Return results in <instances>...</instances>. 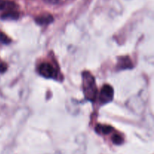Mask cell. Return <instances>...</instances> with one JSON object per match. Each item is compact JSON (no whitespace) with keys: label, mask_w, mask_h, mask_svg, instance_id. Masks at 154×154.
I'll use <instances>...</instances> for the list:
<instances>
[{"label":"cell","mask_w":154,"mask_h":154,"mask_svg":"<svg viewBox=\"0 0 154 154\" xmlns=\"http://www.w3.org/2000/svg\"><path fill=\"white\" fill-rule=\"evenodd\" d=\"M119 69H132L133 67L130 59L128 57H122L118 58V63H117Z\"/></svg>","instance_id":"cell-4"},{"label":"cell","mask_w":154,"mask_h":154,"mask_svg":"<svg viewBox=\"0 0 154 154\" xmlns=\"http://www.w3.org/2000/svg\"><path fill=\"white\" fill-rule=\"evenodd\" d=\"M114 98V90L110 85H105L100 92L99 100L101 104H107L111 102Z\"/></svg>","instance_id":"cell-2"},{"label":"cell","mask_w":154,"mask_h":154,"mask_svg":"<svg viewBox=\"0 0 154 154\" xmlns=\"http://www.w3.org/2000/svg\"><path fill=\"white\" fill-rule=\"evenodd\" d=\"M11 39L10 38L8 37L5 33L0 32V43L5 44V45H8L11 43Z\"/></svg>","instance_id":"cell-9"},{"label":"cell","mask_w":154,"mask_h":154,"mask_svg":"<svg viewBox=\"0 0 154 154\" xmlns=\"http://www.w3.org/2000/svg\"><path fill=\"white\" fill-rule=\"evenodd\" d=\"M2 19L3 20H17L19 17V14L13 10L8 11L2 15Z\"/></svg>","instance_id":"cell-8"},{"label":"cell","mask_w":154,"mask_h":154,"mask_svg":"<svg viewBox=\"0 0 154 154\" xmlns=\"http://www.w3.org/2000/svg\"><path fill=\"white\" fill-rule=\"evenodd\" d=\"M83 89L86 99L91 102L95 101L97 94V87L94 77L88 72L83 73Z\"/></svg>","instance_id":"cell-1"},{"label":"cell","mask_w":154,"mask_h":154,"mask_svg":"<svg viewBox=\"0 0 154 154\" xmlns=\"http://www.w3.org/2000/svg\"><path fill=\"white\" fill-rule=\"evenodd\" d=\"M112 141L114 144H117V145H120V144H123V138H122L120 135H114L112 137Z\"/></svg>","instance_id":"cell-10"},{"label":"cell","mask_w":154,"mask_h":154,"mask_svg":"<svg viewBox=\"0 0 154 154\" xmlns=\"http://www.w3.org/2000/svg\"><path fill=\"white\" fill-rule=\"evenodd\" d=\"M113 130V128L108 125H101L99 124L96 127V132L97 133L101 134H109Z\"/></svg>","instance_id":"cell-6"},{"label":"cell","mask_w":154,"mask_h":154,"mask_svg":"<svg viewBox=\"0 0 154 154\" xmlns=\"http://www.w3.org/2000/svg\"><path fill=\"white\" fill-rule=\"evenodd\" d=\"M8 69V66L6 63H2V62H0V74L4 73L6 72Z\"/></svg>","instance_id":"cell-11"},{"label":"cell","mask_w":154,"mask_h":154,"mask_svg":"<svg viewBox=\"0 0 154 154\" xmlns=\"http://www.w3.org/2000/svg\"><path fill=\"white\" fill-rule=\"evenodd\" d=\"M15 7H16V5L12 2L0 0V11L5 10V9H7L8 11L14 10Z\"/></svg>","instance_id":"cell-7"},{"label":"cell","mask_w":154,"mask_h":154,"mask_svg":"<svg viewBox=\"0 0 154 154\" xmlns=\"http://www.w3.org/2000/svg\"><path fill=\"white\" fill-rule=\"evenodd\" d=\"M53 20H54V17H53V16H51L50 14H45L43 15V16L38 17L35 19V22L38 25H46V24H49Z\"/></svg>","instance_id":"cell-5"},{"label":"cell","mask_w":154,"mask_h":154,"mask_svg":"<svg viewBox=\"0 0 154 154\" xmlns=\"http://www.w3.org/2000/svg\"><path fill=\"white\" fill-rule=\"evenodd\" d=\"M38 73L46 78H51L54 76L55 71L50 63H43L38 66Z\"/></svg>","instance_id":"cell-3"}]
</instances>
